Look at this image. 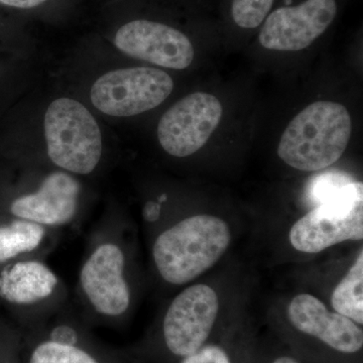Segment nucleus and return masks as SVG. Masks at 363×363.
Returning a JSON list of instances; mask_svg holds the SVG:
<instances>
[{"label":"nucleus","mask_w":363,"mask_h":363,"mask_svg":"<svg viewBox=\"0 0 363 363\" xmlns=\"http://www.w3.org/2000/svg\"><path fill=\"white\" fill-rule=\"evenodd\" d=\"M58 284L54 272L39 262H21L0 274V297L13 304H32L49 297Z\"/></svg>","instance_id":"ddd939ff"},{"label":"nucleus","mask_w":363,"mask_h":363,"mask_svg":"<svg viewBox=\"0 0 363 363\" xmlns=\"http://www.w3.org/2000/svg\"><path fill=\"white\" fill-rule=\"evenodd\" d=\"M51 341L62 345L75 346L77 342V334L71 327L62 325L52 330Z\"/></svg>","instance_id":"aec40b11"},{"label":"nucleus","mask_w":363,"mask_h":363,"mask_svg":"<svg viewBox=\"0 0 363 363\" xmlns=\"http://www.w3.org/2000/svg\"><path fill=\"white\" fill-rule=\"evenodd\" d=\"M30 363H98L85 351L75 346L45 342L33 351Z\"/></svg>","instance_id":"dca6fc26"},{"label":"nucleus","mask_w":363,"mask_h":363,"mask_svg":"<svg viewBox=\"0 0 363 363\" xmlns=\"http://www.w3.org/2000/svg\"><path fill=\"white\" fill-rule=\"evenodd\" d=\"M223 108L218 98L196 92L182 98L157 125V138L171 156L186 157L201 150L220 123Z\"/></svg>","instance_id":"423d86ee"},{"label":"nucleus","mask_w":363,"mask_h":363,"mask_svg":"<svg viewBox=\"0 0 363 363\" xmlns=\"http://www.w3.org/2000/svg\"><path fill=\"white\" fill-rule=\"evenodd\" d=\"M274 0H233L231 14L234 23L242 28L262 25L271 11Z\"/></svg>","instance_id":"a211bd4d"},{"label":"nucleus","mask_w":363,"mask_h":363,"mask_svg":"<svg viewBox=\"0 0 363 363\" xmlns=\"http://www.w3.org/2000/svg\"><path fill=\"white\" fill-rule=\"evenodd\" d=\"M48 155L60 168L88 175L96 168L102 154V136L96 119L71 98L54 100L45 114Z\"/></svg>","instance_id":"7ed1b4c3"},{"label":"nucleus","mask_w":363,"mask_h":363,"mask_svg":"<svg viewBox=\"0 0 363 363\" xmlns=\"http://www.w3.org/2000/svg\"><path fill=\"white\" fill-rule=\"evenodd\" d=\"M161 213V203L147 202L143 208V218L149 222H155L159 219Z\"/></svg>","instance_id":"4be33fe9"},{"label":"nucleus","mask_w":363,"mask_h":363,"mask_svg":"<svg viewBox=\"0 0 363 363\" xmlns=\"http://www.w3.org/2000/svg\"><path fill=\"white\" fill-rule=\"evenodd\" d=\"M272 363H300L298 360H296L295 358L290 357H281L277 358Z\"/></svg>","instance_id":"5701e85b"},{"label":"nucleus","mask_w":363,"mask_h":363,"mask_svg":"<svg viewBox=\"0 0 363 363\" xmlns=\"http://www.w3.org/2000/svg\"><path fill=\"white\" fill-rule=\"evenodd\" d=\"M351 182H353L351 177L344 172L331 171L320 174L308 184L306 197L312 206L316 207Z\"/></svg>","instance_id":"f3484780"},{"label":"nucleus","mask_w":363,"mask_h":363,"mask_svg":"<svg viewBox=\"0 0 363 363\" xmlns=\"http://www.w3.org/2000/svg\"><path fill=\"white\" fill-rule=\"evenodd\" d=\"M288 317L297 330L319 339L332 350L346 354L362 350V329L350 318L329 311L314 296L302 294L294 298Z\"/></svg>","instance_id":"9b49d317"},{"label":"nucleus","mask_w":363,"mask_h":363,"mask_svg":"<svg viewBox=\"0 0 363 363\" xmlns=\"http://www.w3.org/2000/svg\"><path fill=\"white\" fill-rule=\"evenodd\" d=\"M114 44L128 56L174 70H185L194 60V47L187 35L156 21L125 23L117 30Z\"/></svg>","instance_id":"1a4fd4ad"},{"label":"nucleus","mask_w":363,"mask_h":363,"mask_svg":"<svg viewBox=\"0 0 363 363\" xmlns=\"http://www.w3.org/2000/svg\"><path fill=\"white\" fill-rule=\"evenodd\" d=\"M181 363H231V360L220 346L204 345Z\"/></svg>","instance_id":"6ab92c4d"},{"label":"nucleus","mask_w":363,"mask_h":363,"mask_svg":"<svg viewBox=\"0 0 363 363\" xmlns=\"http://www.w3.org/2000/svg\"><path fill=\"white\" fill-rule=\"evenodd\" d=\"M230 240V229L218 217H189L157 238L154 245L157 271L168 283L187 284L213 267Z\"/></svg>","instance_id":"f03ea898"},{"label":"nucleus","mask_w":363,"mask_h":363,"mask_svg":"<svg viewBox=\"0 0 363 363\" xmlns=\"http://www.w3.org/2000/svg\"><path fill=\"white\" fill-rule=\"evenodd\" d=\"M352 121L343 104L317 101L308 105L286 126L279 157L298 171L324 169L337 162L350 143Z\"/></svg>","instance_id":"f257e3e1"},{"label":"nucleus","mask_w":363,"mask_h":363,"mask_svg":"<svg viewBox=\"0 0 363 363\" xmlns=\"http://www.w3.org/2000/svg\"><path fill=\"white\" fill-rule=\"evenodd\" d=\"M218 310V297L209 286L194 285L177 296L164 320V337L169 350L186 357L203 347Z\"/></svg>","instance_id":"0eeeda50"},{"label":"nucleus","mask_w":363,"mask_h":363,"mask_svg":"<svg viewBox=\"0 0 363 363\" xmlns=\"http://www.w3.org/2000/svg\"><path fill=\"white\" fill-rule=\"evenodd\" d=\"M363 238V185L346 184L298 219L290 241L298 252L317 253L347 240Z\"/></svg>","instance_id":"20e7f679"},{"label":"nucleus","mask_w":363,"mask_h":363,"mask_svg":"<svg viewBox=\"0 0 363 363\" xmlns=\"http://www.w3.org/2000/svg\"><path fill=\"white\" fill-rule=\"evenodd\" d=\"M123 269V253L111 243L98 247L85 262L81 285L97 312L118 316L128 310L130 295Z\"/></svg>","instance_id":"9d476101"},{"label":"nucleus","mask_w":363,"mask_h":363,"mask_svg":"<svg viewBox=\"0 0 363 363\" xmlns=\"http://www.w3.org/2000/svg\"><path fill=\"white\" fill-rule=\"evenodd\" d=\"M44 235L45 229L40 224L25 219L0 227V262L35 250Z\"/></svg>","instance_id":"2eb2a0df"},{"label":"nucleus","mask_w":363,"mask_h":363,"mask_svg":"<svg viewBox=\"0 0 363 363\" xmlns=\"http://www.w3.org/2000/svg\"><path fill=\"white\" fill-rule=\"evenodd\" d=\"M47 0H0V4L16 9H33L44 4Z\"/></svg>","instance_id":"412c9836"},{"label":"nucleus","mask_w":363,"mask_h":363,"mask_svg":"<svg viewBox=\"0 0 363 363\" xmlns=\"http://www.w3.org/2000/svg\"><path fill=\"white\" fill-rule=\"evenodd\" d=\"M332 307L357 324H363V252L332 294Z\"/></svg>","instance_id":"4468645a"},{"label":"nucleus","mask_w":363,"mask_h":363,"mask_svg":"<svg viewBox=\"0 0 363 363\" xmlns=\"http://www.w3.org/2000/svg\"><path fill=\"white\" fill-rule=\"evenodd\" d=\"M80 185L64 172H55L45 179L37 192L14 200L11 213L40 225H63L77 211Z\"/></svg>","instance_id":"f8f14e48"},{"label":"nucleus","mask_w":363,"mask_h":363,"mask_svg":"<svg viewBox=\"0 0 363 363\" xmlns=\"http://www.w3.org/2000/svg\"><path fill=\"white\" fill-rule=\"evenodd\" d=\"M174 81L150 67L119 69L104 74L91 87L93 105L107 116L130 117L156 108L171 95Z\"/></svg>","instance_id":"39448f33"},{"label":"nucleus","mask_w":363,"mask_h":363,"mask_svg":"<svg viewBox=\"0 0 363 363\" xmlns=\"http://www.w3.org/2000/svg\"><path fill=\"white\" fill-rule=\"evenodd\" d=\"M337 13L336 0H306L272 11L262 26L259 43L272 51L297 52L326 32Z\"/></svg>","instance_id":"6e6552de"}]
</instances>
